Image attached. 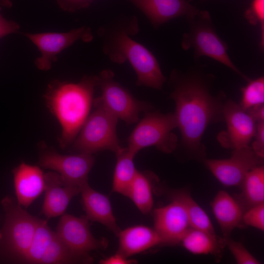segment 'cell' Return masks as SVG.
<instances>
[{
  "mask_svg": "<svg viewBox=\"0 0 264 264\" xmlns=\"http://www.w3.org/2000/svg\"><path fill=\"white\" fill-rule=\"evenodd\" d=\"M197 61L185 71L173 70L169 84L182 147L192 158L204 160L206 149L202 137L209 124L224 121L226 97L222 91L212 92L215 77Z\"/></svg>",
  "mask_w": 264,
  "mask_h": 264,
  "instance_id": "6da1fadb",
  "label": "cell"
},
{
  "mask_svg": "<svg viewBox=\"0 0 264 264\" xmlns=\"http://www.w3.org/2000/svg\"><path fill=\"white\" fill-rule=\"evenodd\" d=\"M139 30L135 17L117 20L102 26L98 34L103 50L114 63L129 62L136 76V85L161 89L166 81L159 63L148 48L131 37Z\"/></svg>",
  "mask_w": 264,
  "mask_h": 264,
  "instance_id": "7a4b0ae2",
  "label": "cell"
},
{
  "mask_svg": "<svg viewBox=\"0 0 264 264\" xmlns=\"http://www.w3.org/2000/svg\"><path fill=\"white\" fill-rule=\"evenodd\" d=\"M96 87V76H85L76 83L55 80L48 85L44 98L61 126L62 148L72 144L88 116Z\"/></svg>",
  "mask_w": 264,
  "mask_h": 264,
  "instance_id": "3957f363",
  "label": "cell"
},
{
  "mask_svg": "<svg viewBox=\"0 0 264 264\" xmlns=\"http://www.w3.org/2000/svg\"><path fill=\"white\" fill-rule=\"evenodd\" d=\"M186 19L189 29L183 35L181 45L184 50L193 49L195 61L206 56L224 65L247 82L250 79L232 62L227 44L218 35L208 11L199 10Z\"/></svg>",
  "mask_w": 264,
  "mask_h": 264,
  "instance_id": "277c9868",
  "label": "cell"
},
{
  "mask_svg": "<svg viewBox=\"0 0 264 264\" xmlns=\"http://www.w3.org/2000/svg\"><path fill=\"white\" fill-rule=\"evenodd\" d=\"M93 104L94 110L72 143V147L79 153L92 154L103 150L115 153L122 148L116 131L118 118L98 97L93 100Z\"/></svg>",
  "mask_w": 264,
  "mask_h": 264,
  "instance_id": "5b68a950",
  "label": "cell"
},
{
  "mask_svg": "<svg viewBox=\"0 0 264 264\" xmlns=\"http://www.w3.org/2000/svg\"><path fill=\"white\" fill-rule=\"evenodd\" d=\"M176 128L174 113L148 112L128 137L127 148L134 154L150 146L162 152L171 153L178 144L177 137L173 132Z\"/></svg>",
  "mask_w": 264,
  "mask_h": 264,
  "instance_id": "8992f818",
  "label": "cell"
},
{
  "mask_svg": "<svg viewBox=\"0 0 264 264\" xmlns=\"http://www.w3.org/2000/svg\"><path fill=\"white\" fill-rule=\"evenodd\" d=\"M1 203L5 220L0 238L9 253L21 261L31 244L38 218L28 214L11 197L4 198Z\"/></svg>",
  "mask_w": 264,
  "mask_h": 264,
  "instance_id": "52a82bcc",
  "label": "cell"
},
{
  "mask_svg": "<svg viewBox=\"0 0 264 264\" xmlns=\"http://www.w3.org/2000/svg\"><path fill=\"white\" fill-rule=\"evenodd\" d=\"M97 87L101 91L98 98L105 107L118 119L127 124L135 123L139 114L148 111L151 106L135 99L131 93L114 79L113 72L103 70L96 76Z\"/></svg>",
  "mask_w": 264,
  "mask_h": 264,
  "instance_id": "ba28073f",
  "label": "cell"
},
{
  "mask_svg": "<svg viewBox=\"0 0 264 264\" xmlns=\"http://www.w3.org/2000/svg\"><path fill=\"white\" fill-rule=\"evenodd\" d=\"M38 147L40 165L56 171L66 184L80 188L88 182V174L94 162L92 154H60L53 148L48 147L44 141L40 142Z\"/></svg>",
  "mask_w": 264,
  "mask_h": 264,
  "instance_id": "9c48e42d",
  "label": "cell"
},
{
  "mask_svg": "<svg viewBox=\"0 0 264 264\" xmlns=\"http://www.w3.org/2000/svg\"><path fill=\"white\" fill-rule=\"evenodd\" d=\"M263 158L248 146L233 150L228 159H204L207 167L222 184L241 185L246 175L252 169L262 165Z\"/></svg>",
  "mask_w": 264,
  "mask_h": 264,
  "instance_id": "30bf717a",
  "label": "cell"
},
{
  "mask_svg": "<svg viewBox=\"0 0 264 264\" xmlns=\"http://www.w3.org/2000/svg\"><path fill=\"white\" fill-rule=\"evenodd\" d=\"M24 35L41 52V56L35 60V65L42 70L50 69L52 63L56 61L57 55L76 41L81 40L89 42L93 38L91 29L85 26L66 32L25 33Z\"/></svg>",
  "mask_w": 264,
  "mask_h": 264,
  "instance_id": "8fae6325",
  "label": "cell"
},
{
  "mask_svg": "<svg viewBox=\"0 0 264 264\" xmlns=\"http://www.w3.org/2000/svg\"><path fill=\"white\" fill-rule=\"evenodd\" d=\"M223 115L227 129L218 136L222 146L234 150L249 146L256 133L257 123L240 105L230 99L224 103Z\"/></svg>",
  "mask_w": 264,
  "mask_h": 264,
  "instance_id": "7c38bea8",
  "label": "cell"
},
{
  "mask_svg": "<svg viewBox=\"0 0 264 264\" xmlns=\"http://www.w3.org/2000/svg\"><path fill=\"white\" fill-rule=\"evenodd\" d=\"M55 232L67 246L78 253L88 254L92 250L104 249L108 246L106 239L98 240L92 235L86 217L78 218L64 214Z\"/></svg>",
  "mask_w": 264,
  "mask_h": 264,
  "instance_id": "4fadbf2b",
  "label": "cell"
},
{
  "mask_svg": "<svg viewBox=\"0 0 264 264\" xmlns=\"http://www.w3.org/2000/svg\"><path fill=\"white\" fill-rule=\"evenodd\" d=\"M168 204L153 211L154 229L160 237L162 244L175 245L191 227L186 211L181 202L171 197Z\"/></svg>",
  "mask_w": 264,
  "mask_h": 264,
  "instance_id": "5bb4252c",
  "label": "cell"
},
{
  "mask_svg": "<svg viewBox=\"0 0 264 264\" xmlns=\"http://www.w3.org/2000/svg\"><path fill=\"white\" fill-rule=\"evenodd\" d=\"M148 18L155 29L176 18H186L199 10L186 0H128Z\"/></svg>",
  "mask_w": 264,
  "mask_h": 264,
  "instance_id": "9a60e30c",
  "label": "cell"
},
{
  "mask_svg": "<svg viewBox=\"0 0 264 264\" xmlns=\"http://www.w3.org/2000/svg\"><path fill=\"white\" fill-rule=\"evenodd\" d=\"M45 191L42 213L48 219L63 215L71 199L80 193L79 187L66 184L56 172L44 174Z\"/></svg>",
  "mask_w": 264,
  "mask_h": 264,
  "instance_id": "2e32d148",
  "label": "cell"
},
{
  "mask_svg": "<svg viewBox=\"0 0 264 264\" xmlns=\"http://www.w3.org/2000/svg\"><path fill=\"white\" fill-rule=\"evenodd\" d=\"M12 173L17 202L27 208L44 190V174L38 166L23 162Z\"/></svg>",
  "mask_w": 264,
  "mask_h": 264,
  "instance_id": "e0dca14e",
  "label": "cell"
},
{
  "mask_svg": "<svg viewBox=\"0 0 264 264\" xmlns=\"http://www.w3.org/2000/svg\"><path fill=\"white\" fill-rule=\"evenodd\" d=\"M82 202L86 218L103 224L114 233L120 230L113 215L109 198L90 187L88 182L81 187Z\"/></svg>",
  "mask_w": 264,
  "mask_h": 264,
  "instance_id": "ac0fdd59",
  "label": "cell"
},
{
  "mask_svg": "<svg viewBox=\"0 0 264 264\" xmlns=\"http://www.w3.org/2000/svg\"><path fill=\"white\" fill-rule=\"evenodd\" d=\"M117 236V252L127 258L162 244L161 239L154 228L143 225L120 230Z\"/></svg>",
  "mask_w": 264,
  "mask_h": 264,
  "instance_id": "d6986e66",
  "label": "cell"
},
{
  "mask_svg": "<svg viewBox=\"0 0 264 264\" xmlns=\"http://www.w3.org/2000/svg\"><path fill=\"white\" fill-rule=\"evenodd\" d=\"M211 206L223 238L230 237L233 229L242 224L244 210L241 204L228 193L220 191L212 201Z\"/></svg>",
  "mask_w": 264,
  "mask_h": 264,
  "instance_id": "ffe728a7",
  "label": "cell"
},
{
  "mask_svg": "<svg viewBox=\"0 0 264 264\" xmlns=\"http://www.w3.org/2000/svg\"><path fill=\"white\" fill-rule=\"evenodd\" d=\"M180 242L194 254H212L218 258H220L221 250L225 246L223 238L191 227L184 234Z\"/></svg>",
  "mask_w": 264,
  "mask_h": 264,
  "instance_id": "44dd1931",
  "label": "cell"
},
{
  "mask_svg": "<svg viewBox=\"0 0 264 264\" xmlns=\"http://www.w3.org/2000/svg\"><path fill=\"white\" fill-rule=\"evenodd\" d=\"M241 186L242 192L236 198L244 212L264 203V167L260 165L251 170L244 177Z\"/></svg>",
  "mask_w": 264,
  "mask_h": 264,
  "instance_id": "7402d4cb",
  "label": "cell"
},
{
  "mask_svg": "<svg viewBox=\"0 0 264 264\" xmlns=\"http://www.w3.org/2000/svg\"><path fill=\"white\" fill-rule=\"evenodd\" d=\"M116 163L114 169L112 190L127 196L130 187L137 172L133 162L135 154L127 148L122 147L115 153Z\"/></svg>",
  "mask_w": 264,
  "mask_h": 264,
  "instance_id": "603a6c76",
  "label": "cell"
},
{
  "mask_svg": "<svg viewBox=\"0 0 264 264\" xmlns=\"http://www.w3.org/2000/svg\"><path fill=\"white\" fill-rule=\"evenodd\" d=\"M154 176L147 172L137 171L127 196L144 214L150 213L153 207Z\"/></svg>",
  "mask_w": 264,
  "mask_h": 264,
  "instance_id": "cb8c5ba5",
  "label": "cell"
},
{
  "mask_svg": "<svg viewBox=\"0 0 264 264\" xmlns=\"http://www.w3.org/2000/svg\"><path fill=\"white\" fill-rule=\"evenodd\" d=\"M92 262L93 259L88 254L78 253L70 249L55 232L53 239L39 264H89Z\"/></svg>",
  "mask_w": 264,
  "mask_h": 264,
  "instance_id": "d4e9b609",
  "label": "cell"
},
{
  "mask_svg": "<svg viewBox=\"0 0 264 264\" xmlns=\"http://www.w3.org/2000/svg\"><path fill=\"white\" fill-rule=\"evenodd\" d=\"M171 197L179 200L184 207L191 227L216 235L213 226L207 214L193 199L188 192L178 190Z\"/></svg>",
  "mask_w": 264,
  "mask_h": 264,
  "instance_id": "484cf974",
  "label": "cell"
},
{
  "mask_svg": "<svg viewBox=\"0 0 264 264\" xmlns=\"http://www.w3.org/2000/svg\"><path fill=\"white\" fill-rule=\"evenodd\" d=\"M55 234V232L51 230L47 220L38 219L30 246L21 261L28 264H39Z\"/></svg>",
  "mask_w": 264,
  "mask_h": 264,
  "instance_id": "4316f807",
  "label": "cell"
},
{
  "mask_svg": "<svg viewBox=\"0 0 264 264\" xmlns=\"http://www.w3.org/2000/svg\"><path fill=\"white\" fill-rule=\"evenodd\" d=\"M241 89L242 93L241 106L245 110L264 103V77L250 79Z\"/></svg>",
  "mask_w": 264,
  "mask_h": 264,
  "instance_id": "83f0119b",
  "label": "cell"
},
{
  "mask_svg": "<svg viewBox=\"0 0 264 264\" xmlns=\"http://www.w3.org/2000/svg\"><path fill=\"white\" fill-rule=\"evenodd\" d=\"M244 17L252 25L259 24L261 28V47L264 46V0H252L249 7L245 10Z\"/></svg>",
  "mask_w": 264,
  "mask_h": 264,
  "instance_id": "f1b7e54d",
  "label": "cell"
},
{
  "mask_svg": "<svg viewBox=\"0 0 264 264\" xmlns=\"http://www.w3.org/2000/svg\"><path fill=\"white\" fill-rule=\"evenodd\" d=\"M224 242L239 264H259L256 259L240 242L235 241L230 237L223 238Z\"/></svg>",
  "mask_w": 264,
  "mask_h": 264,
  "instance_id": "f546056e",
  "label": "cell"
},
{
  "mask_svg": "<svg viewBox=\"0 0 264 264\" xmlns=\"http://www.w3.org/2000/svg\"><path fill=\"white\" fill-rule=\"evenodd\" d=\"M242 223L261 231L264 230V203L252 207L245 211Z\"/></svg>",
  "mask_w": 264,
  "mask_h": 264,
  "instance_id": "4dcf8cb0",
  "label": "cell"
},
{
  "mask_svg": "<svg viewBox=\"0 0 264 264\" xmlns=\"http://www.w3.org/2000/svg\"><path fill=\"white\" fill-rule=\"evenodd\" d=\"M255 140L252 145L254 152L262 158L264 157V121L257 123Z\"/></svg>",
  "mask_w": 264,
  "mask_h": 264,
  "instance_id": "1f68e13d",
  "label": "cell"
},
{
  "mask_svg": "<svg viewBox=\"0 0 264 264\" xmlns=\"http://www.w3.org/2000/svg\"><path fill=\"white\" fill-rule=\"evenodd\" d=\"M91 0H57L64 10L73 12L88 6Z\"/></svg>",
  "mask_w": 264,
  "mask_h": 264,
  "instance_id": "d6a6232c",
  "label": "cell"
},
{
  "mask_svg": "<svg viewBox=\"0 0 264 264\" xmlns=\"http://www.w3.org/2000/svg\"><path fill=\"white\" fill-rule=\"evenodd\" d=\"M19 27V25L16 22L4 19L0 12V39L8 34L16 32Z\"/></svg>",
  "mask_w": 264,
  "mask_h": 264,
  "instance_id": "836d02e7",
  "label": "cell"
},
{
  "mask_svg": "<svg viewBox=\"0 0 264 264\" xmlns=\"http://www.w3.org/2000/svg\"><path fill=\"white\" fill-rule=\"evenodd\" d=\"M99 263L101 264H131L136 263V261L128 259V258L117 252L113 255L104 259H101Z\"/></svg>",
  "mask_w": 264,
  "mask_h": 264,
  "instance_id": "e575fe53",
  "label": "cell"
},
{
  "mask_svg": "<svg viewBox=\"0 0 264 264\" xmlns=\"http://www.w3.org/2000/svg\"><path fill=\"white\" fill-rule=\"evenodd\" d=\"M246 111L256 123L264 121V104L254 106Z\"/></svg>",
  "mask_w": 264,
  "mask_h": 264,
  "instance_id": "d590c367",
  "label": "cell"
},
{
  "mask_svg": "<svg viewBox=\"0 0 264 264\" xmlns=\"http://www.w3.org/2000/svg\"><path fill=\"white\" fill-rule=\"evenodd\" d=\"M0 5L10 7L12 3L9 0H0Z\"/></svg>",
  "mask_w": 264,
  "mask_h": 264,
  "instance_id": "8d00e7d4",
  "label": "cell"
},
{
  "mask_svg": "<svg viewBox=\"0 0 264 264\" xmlns=\"http://www.w3.org/2000/svg\"></svg>",
  "mask_w": 264,
  "mask_h": 264,
  "instance_id": "74e56055",
  "label": "cell"
}]
</instances>
